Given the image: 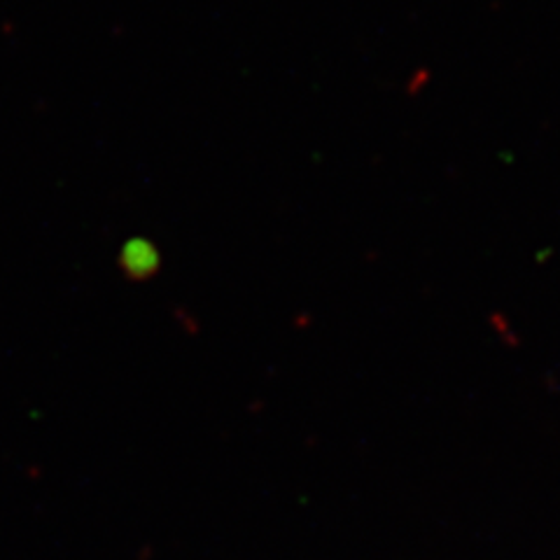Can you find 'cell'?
I'll return each instance as SVG.
<instances>
[{
    "mask_svg": "<svg viewBox=\"0 0 560 560\" xmlns=\"http://www.w3.org/2000/svg\"><path fill=\"white\" fill-rule=\"evenodd\" d=\"M119 265L131 278H148L160 269V253L148 241H129L121 248Z\"/></svg>",
    "mask_w": 560,
    "mask_h": 560,
    "instance_id": "1",
    "label": "cell"
}]
</instances>
